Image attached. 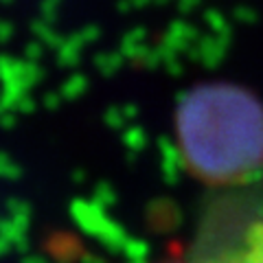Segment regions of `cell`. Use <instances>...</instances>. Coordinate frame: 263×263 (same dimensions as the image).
I'll return each instance as SVG.
<instances>
[{
    "label": "cell",
    "mask_w": 263,
    "mask_h": 263,
    "mask_svg": "<svg viewBox=\"0 0 263 263\" xmlns=\"http://www.w3.org/2000/svg\"><path fill=\"white\" fill-rule=\"evenodd\" d=\"M176 138L189 171L209 184L241 189L263 171V105L243 88L191 90L176 114Z\"/></svg>",
    "instance_id": "6da1fadb"
},
{
    "label": "cell",
    "mask_w": 263,
    "mask_h": 263,
    "mask_svg": "<svg viewBox=\"0 0 263 263\" xmlns=\"http://www.w3.org/2000/svg\"><path fill=\"white\" fill-rule=\"evenodd\" d=\"M191 263H263V195L237 191L213 204Z\"/></svg>",
    "instance_id": "7a4b0ae2"
}]
</instances>
